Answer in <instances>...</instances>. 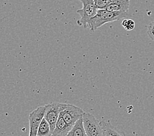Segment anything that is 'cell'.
Returning <instances> with one entry per match:
<instances>
[{"instance_id":"obj_15","label":"cell","mask_w":154,"mask_h":136,"mask_svg":"<svg viewBox=\"0 0 154 136\" xmlns=\"http://www.w3.org/2000/svg\"><path fill=\"white\" fill-rule=\"evenodd\" d=\"M51 136H53V135H51Z\"/></svg>"},{"instance_id":"obj_1","label":"cell","mask_w":154,"mask_h":136,"mask_svg":"<svg viewBox=\"0 0 154 136\" xmlns=\"http://www.w3.org/2000/svg\"><path fill=\"white\" fill-rule=\"evenodd\" d=\"M127 15V13L113 12L107 9H98L96 16L89 20L88 28L91 32H94L105 24L123 19Z\"/></svg>"},{"instance_id":"obj_3","label":"cell","mask_w":154,"mask_h":136,"mask_svg":"<svg viewBox=\"0 0 154 136\" xmlns=\"http://www.w3.org/2000/svg\"><path fill=\"white\" fill-rule=\"evenodd\" d=\"M66 106L67 104L57 102L51 103L45 105V113L44 118L49 122L52 134L62 111L66 107Z\"/></svg>"},{"instance_id":"obj_4","label":"cell","mask_w":154,"mask_h":136,"mask_svg":"<svg viewBox=\"0 0 154 136\" xmlns=\"http://www.w3.org/2000/svg\"><path fill=\"white\" fill-rule=\"evenodd\" d=\"M83 123L87 136H103L100 121L89 113H84Z\"/></svg>"},{"instance_id":"obj_11","label":"cell","mask_w":154,"mask_h":136,"mask_svg":"<svg viewBox=\"0 0 154 136\" xmlns=\"http://www.w3.org/2000/svg\"><path fill=\"white\" fill-rule=\"evenodd\" d=\"M51 126L45 118H43L39 126L38 136H51L52 135Z\"/></svg>"},{"instance_id":"obj_2","label":"cell","mask_w":154,"mask_h":136,"mask_svg":"<svg viewBox=\"0 0 154 136\" xmlns=\"http://www.w3.org/2000/svg\"><path fill=\"white\" fill-rule=\"evenodd\" d=\"M82 3V9L77 11L80 16V19L77 21L79 26H82L85 28H88V24L91 19L96 16L98 11V9L94 0H79Z\"/></svg>"},{"instance_id":"obj_13","label":"cell","mask_w":154,"mask_h":136,"mask_svg":"<svg viewBox=\"0 0 154 136\" xmlns=\"http://www.w3.org/2000/svg\"><path fill=\"white\" fill-rule=\"evenodd\" d=\"M114 0H94L98 9H106Z\"/></svg>"},{"instance_id":"obj_14","label":"cell","mask_w":154,"mask_h":136,"mask_svg":"<svg viewBox=\"0 0 154 136\" xmlns=\"http://www.w3.org/2000/svg\"><path fill=\"white\" fill-rule=\"evenodd\" d=\"M148 35L150 39L154 41V21H152L148 26Z\"/></svg>"},{"instance_id":"obj_12","label":"cell","mask_w":154,"mask_h":136,"mask_svg":"<svg viewBox=\"0 0 154 136\" xmlns=\"http://www.w3.org/2000/svg\"><path fill=\"white\" fill-rule=\"evenodd\" d=\"M122 24L123 27L127 31H131L134 30L135 28V23L133 20L132 19H123Z\"/></svg>"},{"instance_id":"obj_10","label":"cell","mask_w":154,"mask_h":136,"mask_svg":"<svg viewBox=\"0 0 154 136\" xmlns=\"http://www.w3.org/2000/svg\"><path fill=\"white\" fill-rule=\"evenodd\" d=\"M66 136H87L83 126V117L77 121Z\"/></svg>"},{"instance_id":"obj_9","label":"cell","mask_w":154,"mask_h":136,"mask_svg":"<svg viewBox=\"0 0 154 136\" xmlns=\"http://www.w3.org/2000/svg\"><path fill=\"white\" fill-rule=\"evenodd\" d=\"M100 124L103 131V136H125L124 132L113 126L110 122L101 120Z\"/></svg>"},{"instance_id":"obj_5","label":"cell","mask_w":154,"mask_h":136,"mask_svg":"<svg viewBox=\"0 0 154 136\" xmlns=\"http://www.w3.org/2000/svg\"><path fill=\"white\" fill-rule=\"evenodd\" d=\"M45 105L39 106L34 110L29 115V124H30V131L29 136H38L39 126L42 120L45 116Z\"/></svg>"},{"instance_id":"obj_6","label":"cell","mask_w":154,"mask_h":136,"mask_svg":"<svg viewBox=\"0 0 154 136\" xmlns=\"http://www.w3.org/2000/svg\"><path fill=\"white\" fill-rule=\"evenodd\" d=\"M84 113L83 110L74 105L67 104L66 107L62 110L60 115L72 128L77 121L82 118Z\"/></svg>"},{"instance_id":"obj_7","label":"cell","mask_w":154,"mask_h":136,"mask_svg":"<svg viewBox=\"0 0 154 136\" xmlns=\"http://www.w3.org/2000/svg\"><path fill=\"white\" fill-rule=\"evenodd\" d=\"M131 0H114L106 9L113 12H129Z\"/></svg>"},{"instance_id":"obj_8","label":"cell","mask_w":154,"mask_h":136,"mask_svg":"<svg viewBox=\"0 0 154 136\" xmlns=\"http://www.w3.org/2000/svg\"><path fill=\"white\" fill-rule=\"evenodd\" d=\"M72 127L66 122L62 116L60 115L57 122L55 128L53 133V136H66L71 130Z\"/></svg>"}]
</instances>
